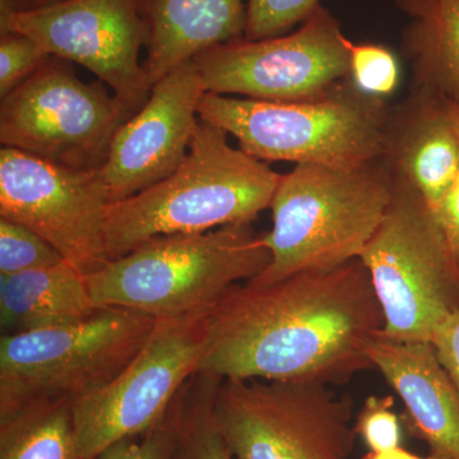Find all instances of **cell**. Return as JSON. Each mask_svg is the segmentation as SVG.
<instances>
[{
    "label": "cell",
    "mask_w": 459,
    "mask_h": 459,
    "mask_svg": "<svg viewBox=\"0 0 459 459\" xmlns=\"http://www.w3.org/2000/svg\"><path fill=\"white\" fill-rule=\"evenodd\" d=\"M383 328L359 258L271 285L238 283L208 313L197 374L341 385L373 368L369 349Z\"/></svg>",
    "instance_id": "1"
},
{
    "label": "cell",
    "mask_w": 459,
    "mask_h": 459,
    "mask_svg": "<svg viewBox=\"0 0 459 459\" xmlns=\"http://www.w3.org/2000/svg\"><path fill=\"white\" fill-rule=\"evenodd\" d=\"M280 179L261 160L230 146L228 133L199 119L188 155L177 170L108 204V259L128 255L151 238L252 222L270 208Z\"/></svg>",
    "instance_id": "2"
},
{
    "label": "cell",
    "mask_w": 459,
    "mask_h": 459,
    "mask_svg": "<svg viewBox=\"0 0 459 459\" xmlns=\"http://www.w3.org/2000/svg\"><path fill=\"white\" fill-rule=\"evenodd\" d=\"M394 171L385 159L356 169L300 164L281 175L262 235L268 267L247 282L271 285L300 272L360 258L391 204Z\"/></svg>",
    "instance_id": "3"
},
{
    "label": "cell",
    "mask_w": 459,
    "mask_h": 459,
    "mask_svg": "<svg viewBox=\"0 0 459 459\" xmlns=\"http://www.w3.org/2000/svg\"><path fill=\"white\" fill-rule=\"evenodd\" d=\"M271 253L252 222L151 238L86 276L93 304L155 319L208 313L238 283L268 267Z\"/></svg>",
    "instance_id": "4"
},
{
    "label": "cell",
    "mask_w": 459,
    "mask_h": 459,
    "mask_svg": "<svg viewBox=\"0 0 459 459\" xmlns=\"http://www.w3.org/2000/svg\"><path fill=\"white\" fill-rule=\"evenodd\" d=\"M392 108L349 78L325 98L300 102L205 92L199 119L234 135L261 161L356 169L385 159Z\"/></svg>",
    "instance_id": "5"
},
{
    "label": "cell",
    "mask_w": 459,
    "mask_h": 459,
    "mask_svg": "<svg viewBox=\"0 0 459 459\" xmlns=\"http://www.w3.org/2000/svg\"><path fill=\"white\" fill-rule=\"evenodd\" d=\"M156 319L99 307L77 322L0 340V418L33 404L75 403L119 376L147 342Z\"/></svg>",
    "instance_id": "6"
},
{
    "label": "cell",
    "mask_w": 459,
    "mask_h": 459,
    "mask_svg": "<svg viewBox=\"0 0 459 459\" xmlns=\"http://www.w3.org/2000/svg\"><path fill=\"white\" fill-rule=\"evenodd\" d=\"M359 259L382 309V336L431 342L437 328L458 312L459 264L437 217L397 172L391 204Z\"/></svg>",
    "instance_id": "7"
},
{
    "label": "cell",
    "mask_w": 459,
    "mask_h": 459,
    "mask_svg": "<svg viewBox=\"0 0 459 459\" xmlns=\"http://www.w3.org/2000/svg\"><path fill=\"white\" fill-rule=\"evenodd\" d=\"M329 385L221 379L213 413L234 459H350L353 402Z\"/></svg>",
    "instance_id": "8"
},
{
    "label": "cell",
    "mask_w": 459,
    "mask_h": 459,
    "mask_svg": "<svg viewBox=\"0 0 459 459\" xmlns=\"http://www.w3.org/2000/svg\"><path fill=\"white\" fill-rule=\"evenodd\" d=\"M133 114L105 83H86L51 56L0 102V142L74 170H99Z\"/></svg>",
    "instance_id": "9"
},
{
    "label": "cell",
    "mask_w": 459,
    "mask_h": 459,
    "mask_svg": "<svg viewBox=\"0 0 459 459\" xmlns=\"http://www.w3.org/2000/svg\"><path fill=\"white\" fill-rule=\"evenodd\" d=\"M350 40L322 4L294 32L263 40L238 39L193 59L204 89L263 101L325 98L351 78Z\"/></svg>",
    "instance_id": "10"
},
{
    "label": "cell",
    "mask_w": 459,
    "mask_h": 459,
    "mask_svg": "<svg viewBox=\"0 0 459 459\" xmlns=\"http://www.w3.org/2000/svg\"><path fill=\"white\" fill-rule=\"evenodd\" d=\"M208 313L156 319L147 342L122 373L74 403L83 459H96L110 444L144 433L164 420L183 386L197 374Z\"/></svg>",
    "instance_id": "11"
},
{
    "label": "cell",
    "mask_w": 459,
    "mask_h": 459,
    "mask_svg": "<svg viewBox=\"0 0 459 459\" xmlns=\"http://www.w3.org/2000/svg\"><path fill=\"white\" fill-rule=\"evenodd\" d=\"M108 204L100 169L74 170L16 148L0 150V217L40 235L84 276L110 261Z\"/></svg>",
    "instance_id": "12"
},
{
    "label": "cell",
    "mask_w": 459,
    "mask_h": 459,
    "mask_svg": "<svg viewBox=\"0 0 459 459\" xmlns=\"http://www.w3.org/2000/svg\"><path fill=\"white\" fill-rule=\"evenodd\" d=\"M23 33L50 56L84 66L133 115L152 90L140 56L146 29L137 0H63L0 16V32Z\"/></svg>",
    "instance_id": "13"
},
{
    "label": "cell",
    "mask_w": 459,
    "mask_h": 459,
    "mask_svg": "<svg viewBox=\"0 0 459 459\" xmlns=\"http://www.w3.org/2000/svg\"><path fill=\"white\" fill-rule=\"evenodd\" d=\"M205 92L193 60L153 84L146 104L115 134L100 169L110 204L138 195L179 168L197 131Z\"/></svg>",
    "instance_id": "14"
},
{
    "label": "cell",
    "mask_w": 459,
    "mask_h": 459,
    "mask_svg": "<svg viewBox=\"0 0 459 459\" xmlns=\"http://www.w3.org/2000/svg\"><path fill=\"white\" fill-rule=\"evenodd\" d=\"M369 358L404 404L402 422L427 444L429 455L459 459V388L430 342H398L379 336Z\"/></svg>",
    "instance_id": "15"
},
{
    "label": "cell",
    "mask_w": 459,
    "mask_h": 459,
    "mask_svg": "<svg viewBox=\"0 0 459 459\" xmlns=\"http://www.w3.org/2000/svg\"><path fill=\"white\" fill-rule=\"evenodd\" d=\"M385 159L437 216L459 168V138L446 99L413 86L409 98L392 108Z\"/></svg>",
    "instance_id": "16"
},
{
    "label": "cell",
    "mask_w": 459,
    "mask_h": 459,
    "mask_svg": "<svg viewBox=\"0 0 459 459\" xmlns=\"http://www.w3.org/2000/svg\"><path fill=\"white\" fill-rule=\"evenodd\" d=\"M144 29L143 62L151 84L199 54L246 38L244 0H137Z\"/></svg>",
    "instance_id": "17"
},
{
    "label": "cell",
    "mask_w": 459,
    "mask_h": 459,
    "mask_svg": "<svg viewBox=\"0 0 459 459\" xmlns=\"http://www.w3.org/2000/svg\"><path fill=\"white\" fill-rule=\"evenodd\" d=\"M98 309L86 276L69 262L0 276L2 336L68 325Z\"/></svg>",
    "instance_id": "18"
},
{
    "label": "cell",
    "mask_w": 459,
    "mask_h": 459,
    "mask_svg": "<svg viewBox=\"0 0 459 459\" xmlns=\"http://www.w3.org/2000/svg\"><path fill=\"white\" fill-rule=\"evenodd\" d=\"M409 23L402 51L413 84L459 101V0H395Z\"/></svg>",
    "instance_id": "19"
},
{
    "label": "cell",
    "mask_w": 459,
    "mask_h": 459,
    "mask_svg": "<svg viewBox=\"0 0 459 459\" xmlns=\"http://www.w3.org/2000/svg\"><path fill=\"white\" fill-rule=\"evenodd\" d=\"M0 459H83L74 404H33L0 418Z\"/></svg>",
    "instance_id": "20"
},
{
    "label": "cell",
    "mask_w": 459,
    "mask_h": 459,
    "mask_svg": "<svg viewBox=\"0 0 459 459\" xmlns=\"http://www.w3.org/2000/svg\"><path fill=\"white\" fill-rule=\"evenodd\" d=\"M219 377L195 374L174 401L172 459H234L213 413Z\"/></svg>",
    "instance_id": "21"
},
{
    "label": "cell",
    "mask_w": 459,
    "mask_h": 459,
    "mask_svg": "<svg viewBox=\"0 0 459 459\" xmlns=\"http://www.w3.org/2000/svg\"><path fill=\"white\" fill-rule=\"evenodd\" d=\"M65 261L40 235L0 217V276L50 267Z\"/></svg>",
    "instance_id": "22"
},
{
    "label": "cell",
    "mask_w": 459,
    "mask_h": 459,
    "mask_svg": "<svg viewBox=\"0 0 459 459\" xmlns=\"http://www.w3.org/2000/svg\"><path fill=\"white\" fill-rule=\"evenodd\" d=\"M318 5L320 0H247L246 39L263 40L286 35Z\"/></svg>",
    "instance_id": "23"
},
{
    "label": "cell",
    "mask_w": 459,
    "mask_h": 459,
    "mask_svg": "<svg viewBox=\"0 0 459 459\" xmlns=\"http://www.w3.org/2000/svg\"><path fill=\"white\" fill-rule=\"evenodd\" d=\"M351 80L365 93L385 99L398 84V62L388 48L350 41Z\"/></svg>",
    "instance_id": "24"
},
{
    "label": "cell",
    "mask_w": 459,
    "mask_h": 459,
    "mask_svg": "<svg viewBox=\"0 0 459 459\" xmlns=\"http://www.w3.org/2000/svg\"><path fill=\"white\" fill-rule=\"evenodd\" d=\"M392 394L369 395L356 416L355 433L371 452L397 448L402 443L401 418L394 411Z\"/></svg>",
    "instance_id": "25"
},
{
    "label": "cell",
    "mask_w": 459,
    "mask_h": 459,
    "mask_svg": "<svg viewBox=\"0 0 459 459\" xmlns=\"http://www.w3.org/2000/svg\"><path fill=\"white\" fill-rule=\"evenodd\" d=\"M50 56L30 36L0 32V98L35 74Z\"/></svg>",
    "instance_id": "26"
},
{
    "label": "cell",
    "mask_w": 459,
    "mask_h": 459,
    "mask_svg": "<svg viewBox=\"0 0 459 459\" xmlns=\"http://www.w3.org/2000/svg\"><path fill=\"white\" fill-rule=\"evenodd\" d=\"M175 440V409L172 402L162 421L144 433L117 440L96 459H172Z\"/></svg>",
    "instance_id": "27"
},
{
    "label": "cell",
    "mask_w": 459,
    "mask_h": 459,
    "mask_svg": "<svg viewBox=\"0 0 459 459\" xmlns=\"http://www.w3.org/2000/svg\"><path fill=\"white\" fill-rule=\"evenodd\" d=\"M430 343L444 369L459 388V310L437 328Z\"/></svg>",
    "instance_id": "28"
},
{
    "label": "cell",
    "mask_w": 459,
    "mask_h": 459,
    "mask_svg": "<svg viewBox=\"0 0 459 459\" xmlns=\"http://www.w3.org/2000/svg\"><path fill=\"white\" fill-rule=\"evenodd\" d=\"M437 217L442 226L446 243L459 264V168L451 188L440 204Z\"/></svg>",
    "instance_id": "29"
},
{
    "label": "cell",
    "mask_w": 459,
    "mask_h": 459,
    "mask_svg": "<svg viewBox=\"0 0 459 459\" xmlns=\"http://www.w3.org/2000/svg\"><path fill=\"white\" fill-rule=\"evenodd\" d=\"M63 0H0V16L12 12H29Z\"/></svg>",
    "instance_id": "30"
},
{
    "label": "cell",
    "mask_w": 459,
    "mask_h": 459,
    "mask_svg": "<svg viewBox=\"0 0 459 459\" xmlns=\"http://www.w3.org/2000/svg\"><path fill=\"white\" fill-rule=\"evenodd\" d=\"M360 459H437L428 455V457H421V455H415V453L407 451V449L397 446V448L386 449V451L380 452H368L367 455H362Z\"/></svg>",
    "instance_id": "31"
},
{
    "label": "cell",
    "mask_w": 459,
    "mask_h": 459,
    "mask_svg": "<svg viewBox=\"0 0 459 459\" xmlns=\"http://www.w3.org/2000/svg\"><path fill=\"white\" fill-rule=\"evenodd\" d=\"M446 108H448L449 119L459 138V101H452L446 99Z\"/></svg>",
    "instance_id": "32"
}]
</instances>
